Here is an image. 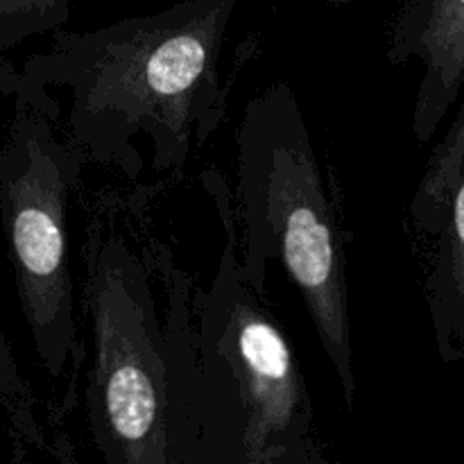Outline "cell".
Here are the masks:
<instances>
[{"mask_svg":"<svg viewBox=\"0 0 464 464\" xmlns=\"http://www.w3.org/2000/svg\"><path fill=\"white\" fill-rule=\"evenodd\" d=\"M238 3L181 0L95 30L59 27L18 72L62 91L59 130L84 166L139 179L148 143L154 175H181L225 118L220 57Z\"/></svg>","mask_w":464,"mask_h":464,"instance_id":"6da1fadb","label":"cell"},{"mask_svg":"<svg viewBox=\"0 0 464 464\" xmlns=\"http://www.w3.org/2000/svg\"><path fill=\"white\" fill-rule=\"evenodd\" d=\"M89 320L86 426L107 464H193L198 449L195 284L168 245L145 247L113 199L82 243Z\"/></svg>","mask_w":464,"mask_h":464,"instance_id":"7a4b0ae2","label":"cell"},{"mask_svg":"<svg viewBox=\"0 0 464 464\" xmlns=\"http://www.w3.org/2000/svg\"><path fill=\"white\" fill-rule=\"evenodd\" d=\"M234 202L238 254L252 290L267 302V267L279 261L297 285L343 392L358 397L349 324L347 249L306 113L288 82L245 102L236 130Z\"/></svg>","mask_w":464,"mask_h":464,"instance_id":"3957f363","label":"cell"},{"mask_svg":"<svg viewBox=\"0 0 464 464\" xmlns=\"http://www.w3.org/2000/svg\"><path fill=\"white\" fill-rule=\"evenodd\" d=\"M204 188L216 202L225 243L211 284L193 293V464H326L302 365L240 263L229 186L211 170Z\"/></svg>","mask_w":464,"mask_h":464,"instance_id":"277c9868","label":"cell"},{"mask_svg":"<svg viewBox=\"0 0 464 464\" xmlns=\"http://www.w3.org/2000/svg\"><path fill=\"white\" fill-rule=\"evenodd\" d=\"M12 98L14 113L0 145V220L14 288L45 376L75 379L84 347L77 331L68 222L84 161L63 140L62 104L50 91L18 72Z\"/></svg>","mask_w":464,"mask_h":464,"instance_id":"5b68a950","label":"cell"},{"mask_svg":"<svg viewBox=\"0 0 464 464\" xmlns=\"http://www.w3.org/2000/svg\"><path fill=\"white\" fill-rule=\"evenodd\" d=\"M406 227L440 358L464 362V100L430 150Z\"/></svg>","mask_w":464,"mask_h":464,"instance_id":"8992f818","label":"cell"},{"mask_svg":"<svg viewBox=\"0 0 464 464\" xmlns=\"http://www.w3.org/2000/svg\"><path fill=\"white\" fill-rule=\"evenodd\" d=\"M390 66H421L412 104V134L430 143L464 89V0H403L390 23Z\"/></svg>","mask_w":464,"mask_h":464,"instance_id":"52a82bcc","label":"cell"},{"mask_svg":"<svg viewBox=\"0 0 464 464\" xmlns=\"http://www.w3.org/2000/svg\"><path fill=\"white\" fill-rule=\"evenodd\" d=\"M0 408L7 415L18 442L36 451H53V444L48 442L44 426L36 417V399L27 381L23 379L3 324H0Z\"/></svg>","mask_w":464,"mask_h":464,"instance_id":"ba28073f","label":"cell"},{"mask_svg":"<svg viewBox=\"0 0 464 464\" xmlns=\"http://www.w3.org/2000/svg\"><path fill=\"white\" fill-rule=\"evenodd\" d=\"M72 5L75 0H0V62L32 36L63 27Z\"/></svg>","mask_w":464,"mask_h":464,"instance_id":"9c48e42d","label":"cell"}]
</instances>
